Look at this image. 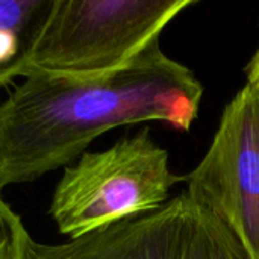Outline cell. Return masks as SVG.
Wrapping results in <instances>:
<instances>
[{
	"mask_svg": "<svg viewBox=\"0 0 259 259\" xmlns=\"http://www.w3.org/2000/svg\"><path fill=\"white\" fill-rule=\"evenodd\" d=\"M32 238L21 217L3 200L0 193V259H27Z\"/></svg>",
	"mask_w": 259,
	"mask_h": 259,
	"instance_id": "52a82bcc",
	"label": "cell"
},
{
	"mask_svg": "<svg viewBox=\"0 0 259 259\" xmlns=\"http://www.w3.org/2000/svg\"><path fill=\"white\" fill-rule=\"evenodd\" d=\"M50 0H0V33L20 41V49L30 38Z\"/></svg>",
	"mask_w": 259,
	"mask_h": 259,
	"instance_id": "8992f818",
	"label": "cell"
},
{
	"mask_svg": "<svg viewBox=\"0 0 259 259\" xmlns=\"http://www.w3.org/2000/svg\"><path fill=\"white\" fill-rule=\"evenodd\" d=\"M181 179L170 168L168 152L144 127L67 165L49 217L61 235L77 238L162 206Z\"/></svg>",
	"mask_w": 259,
	"mask_h": 259,
	"instance_id": "3957f363",
	"label": "cell"
},
{
	"mask_svg": "<svg viewBox=\"0 0 259 259\" xmlns=\"http://www.w3.org/2000/svg\"><path fill=\"white\" fill-rule=\"evenodd\" d=\"M246 76H247V83L256 87L259 90V44L246 67Z\"/></svg>",
	"mask_w": 259,
	"mask_h": 259,
	"instance_id": "ba28073f",
	"label": "cell"
},
{
	"mask_svg": "<svg viewBox=\"0 0 259 259\" xmlns=\"http://www.w3.org/2000/svg\"><path fill=\"white\" fill-rule=\"evenodd\" d=\"M203 85L156 42L109 76L70 82L26 77L0 103V193L73 164L111 129L156 121L188 132Z\"/></svg>",
	"mask_w": 259,
	"mask_h": 259,
	"instance_id": "6da1fadb",
	"label": "cell"
},
{
	"mask_svg": "<svg viewBox=\"0 0 259 259\" xmlns=\"http://www.w3.org/2000/svg\"><path fill=\"white\" fill-rule=\"evenodd\" d=\"M15 79H17V77L14 76V71H12V68L9 67V62L0 67V87L8 85V83H12Z\"/></svg>",
	"mask_w": 259,
	"mask_h": 259,
	"instance_id": "9c48e42d",
	"label": "cell"
},
{
	"mask_svg": "<svg viewBox=\"0 0 259 259\" xmlns=\"http://www.w3.org/2000/svg\"><path fill=\"white\" fill-rule=\"evenodd\" d=\"M187 196L212 214L247 259H259V90L246 85L225 106L214 138L185 178Z\"/></svg>",
	"mask_w": 259,
	"mask_h": 259,
	"instance_id": "277c9868",
	"label": "cell"
},
{
	"mask_svg": "<svg viewBox=\"0 0 259 259\" xmlns=\"http://www.w3.org/2000/svg\"><path fill=\"white\" fill-rule=\"evenodd\" d=\"M44 259H247L214 217L171 202L56 246Z\"/></svg>",
	"mask_w": 259,
	"mask_h": 259,
	"instance_id": "5b68a950",
	"label": "cell"
},
{
	"mask_svg": "<svg viewBox=\"0 0 259 259\" xmlns=\"http://www.w3.org/2000/svg\"><path fill=\"white\" fill-rule=\"evenodd\" d=\"M194 0H50L9 62L15 77L85 82L131 65L161 42Z\"/></svg>",
	"mask_w": 259,
	"mask_h": 259,
	"instance_id": "7a4b0ae2",
	"label": "cell"
}]
</instances>
